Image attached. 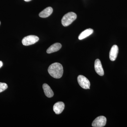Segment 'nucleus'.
Returning <instances> with one entry per match:
<instances>
[{
  "label": "nucleus",
  "mask_w": 127,
  "mask_h": 127,
  "mask_svg": "<svg viewBox=\"0 0 127 127\" xmlns=\"http://www.w3.org/2000/svg\"><path fill=\"white\" fill-rule=\"evenodd\" d=\"M48 71L53 77L59 79L61 78L63 75V67L61 64L55 63L49 66Z\"/></svg>",
  "instance_id": "1"
},
{
  "label": "nucleus",
  "mask_w": 127,
  "mask_h": 127,
  "mask_svg": "<svg viewBox=\"0 0 127 127\" xmlns=\"http://www.w3.org/2000/svg\"><path fill=\"white\" fill-rule=\"evenodd\" d=\"M76 14L73 12H69L64 15L62 20V23L64 26H68L76 19Z\"/></svg>",
  "instance_id": "2"
},
{
  "label": "nucleus",
  "mask_w": 127,
  "mask_h": 127,
  "mask_svg": "<svg viewBox=\"0 0 127 127\" xmlns=\"http://www.w3.org/2000/svg\"><path fill=\"white\" fill-rule=\"evenodd\" d=\"M39 40V37L36 36L31 35L24 37L22 40V43L24 45L29 46L35 44Z\"/></svg>",
  "instance_id": "3"
},
{
  "label": "nucleus",
  "mask_w": 127,
  "mask_h": 127,
  "mask_svg": "<svg viewBox=\"0 0 127 127\" xmlns=\"http://www.w3.org/2000/svg\"><path fill=\"white\" fill-rule=\"evenodd\" d=\"M77 81L78 84L82 88L84 89H90V82L86 77L83 75H79L77 77Z\"/></svg>",
  "instance_id": "4"
},
{
  "label": "nucleus",
  "mask_w": 127,
  "mask_h": 127,
  "mask_svg": "<svg viewBox=\"0 0 127 127\" xmlns=\"http://www.w3.org/2000/svg\"><path fill=\"white\" fill-rule=\"evenodd\" d=\"M106 118L105 117L99 116L94 120L92 124V126L94 127H103L106 125Z\"/></svg>",
  "instance_id": "5"
},
{
  "label": "nucleus",
  "mask_w": 127,
  "mask_h": 127,
  "mask_svg": "<svg viewBox=\"0 0 127 127\" xmlns=\"http://www.w3.org/2000/svg\"><path fill=\"white\" fill-rule=\"evenodd\" d=\"M94 68L95 71L100 76H103L104 75V72L103 68L101 63L99 59H96L95 60L94 64Z\"/></svg>",
  "instance_id": "6"
},
{
  "label": "nucleus",
  "mask_w": 127,
  "mask_h": 127,
  "mask_svg": "<svg viewBox=\"0 0 127 127\" xmlns=\"http://www.w3.org/2000/svg\"><path fill=\"white\" fill-rule=\"evenodd\" d=\"M119 48L116 45H114L111 48L109 52V58L112 61H114L116 60L118 55Z\"/></svg>",
  "instance_id": "7"
},
{
  "label": "nucleus",
  "mask_w": 127,
  "mask_h": 127,
  "mask_svg": "<svg viewBox=\"0 0 127 127\" xmlns=\"http://www.w3.org/2000/svg\"><path fill=\"white\" fill-rule=\"evenodd\" d=\"M65 107V104L62 102L56 103L53 107V111L57 114H60L62 112Z\"/></svg>",
  "instance_id": "8"
},
{
  "label": "nucleus",
  "mask_w": 127,
  "mask_h": 127,
  "mask_svg": "<svg viewBox=\"0 0 127 127\" xmlns=\"http://www.w3.org/2000/svg\"><path fill=\"white\" fill-rule=\"evenodd\" d=\"M62 45L59 43H54L50 46L47 50V53L48 54L56 52L60 50L62 47Z\"/></svg>",
  "instance_id": "9"
},
{
  "label": "nucleus",
  "mask_w": 127,
  "mask_h": 127,
  "mask_svg": "<svg viewBox=\"0 0 127 127\" xmlns=\"http://www.w3.org/2000/svg\"><path fill=\"white\" fill-rule=\"evenodd\" d=\"M43 89L44 93L47 97L51 98L54 96V93L53 91L47 84L46 83L43 84Z\"/></svg>",
  "instance_id": "10"
},
{
  "label": "nucleus",
  "mask_w": 127,
  "mask_h": 127,
  "mask_svg": "<svg viewBox=\"0 0 127 127\" xmlns=\"http://www.w3.org/2000/svg\"><path fill=\"white\" fill-rule=\"evenodd\" d=\"M53 10L52 7H48L44 9L42 11L40 12L39 14V16L42 18H46L52 14Z\"/></svg>",
  "instance_id": "11"
},
{
  "label": "nucleus",
  "mask_w": 127,
  "mask_h": 127,
  "mask_svg": "<svg viewBox=\"0 0 127 127\" xmlns=\"http://www.w3.org/2000/svg\"><path fill=\"white\" fill-rule=\"evenodd\" d=\"M93 30L91 28H89L82 32L78 36V39L82 40L89 36L93 32Z\"/></svg>",
  "instance_id": "12"
},
{
  "label": "nucleus",
  "mask_w": 127,
  "mask_h": 127,
  "mask_svg": "<svg viewBox=\"0 0 127 127\" xmlns=\"http://www.w3.org/2000/svg\"><path fill=\"white\" fill-rule=\"evenodd\" d=\"M8 88V86L4 83L0 82V93L6 90Z\"/></svg>",
  "instance_id": "13"
},
{
  "label": "nucleus",
  "mask_w": 127,
  "mask_h": 127,
  "mask_svg": "<svg viewBox=\"0 0 127 127\" xmlns=\"http://www.w3.org/2000/svg\"><path fill=\"white\" fill-rule=\"evenodd\" d=\"M2 65H3V63H2V61H0V68L2 66Z\"/></svg>",
  "instance_id": "14"
},
{
  "label": "nucleus",
  "mask_w": 127,
  "mask_h": 127,
  "mask_svg": "<svg viewBox=\"0 0 127 127\" xmlns=\"http://www.w3.org/2000/svg\"><path fill=\"white\" fill-rule=\"evenodd\" d=\"M25 1H27V2H28V1H31L32 0H24Z\"/></svg>",
  "instance_id": "15"
},
{
  "label": "nucleus",
  "mask_w": 127,
  "mask_h": 127,
  "mask_svg": "<svg viewBox=\"0 0 127 127\" xmlns=\"http://www.w3.org/2000/svg\"></svg>",
  "instance_id": "16"
}]
</instances>
